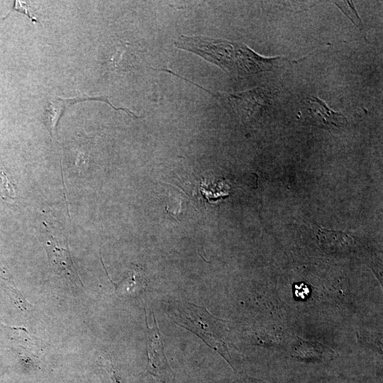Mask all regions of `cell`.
Segmentation results:
<instances>
[{
	"instance_id": "cell-8",
	"label": "cell",
	"mask_w": 383,
	"mask_h": 383,
	"mask_svg": "<svg viewBox=\"0 0 383 383\" xmlns=\"http://www.w3.org/2000/svg\"><path fill=\"white\" fill-rule=\"evenodd\" d=\"M87 100H96L102 101L107 103L109 105L115 110H123L125 112H128V109L125 108H116L113 106L106 97H84V98H72V99H61L56 98L55 100L49 101L48 105L45 106L44 112L43 113V119L44 123L47 126L50 131V133L53 138H55L56 126L58 123L64 111L70 105L79 101Z\"/></svg>"
},
{
	"instance_id": "cell-5",
	"label": "cell",
	"mask_w": 383,
	"mask_h": 383,
	"mask_svg": "<svg viewBox=\"0 0 383 383\" xmlns=\"http://www.w3.org/2000/svg\"><path fill=\"white\" fill-rule=\"evenodd\" d=\"M214 96L226 104L243 119L254 117L265 104L264 91L258 87L239 93H218Z\"/></svg>"
},
{
	"instance_id": "cell-3",
	"label": "cell",
	"mask_w": 383,
	"mask_h": 383,
	"mask_svg": "<svg viewBox=\"0 0 383 383\" xmlns=\"http://www.w3.org/2000/svg\"><path fill=\"white\" fill-rule=\"evenodd\" d=\"M153 321L150 327L146 318L148 357L146 371L152 377L153 383H172L174 373L167 360L162 335L155 316Z\"/></svg>"
},
{
	"instance_id": "cell-1",
	"label": "cell",
	"mask_w": 383,
	"mask_h": 383,
	"mask_svg": "<svg viewBox=\"0 0 383 383\" xmlns=\"http://www.w3.org/2000/svg\"><path fill=\"white\" fill-rule=\"evenodd\" d=\"M167 313L175 323L196 334L230 362L226 342L228 332L226 321L213 316L204 307L184 301L172 302Z\"/></svg>"
},
{
	"instance_id": "cell-13",
	"label": "cell",
	"mask_w": 383,
	"mask_h": 383,
	"mask_svg": "<svg viewBox=\"0 0 383 383\" xmlns=\"http://www.w3.org/2000/svg\"><path fill=\"white\" fill-rule=\"evenodd\" d=\"M14 8L16 10L18 11L21 13H23L26 16H28L30 20L33 22H37L36 18L33 16L32 13H30L29 8L28 7V5L26 4H23L21 1H16Z\"/></svg>"
},
{
	"instance_id": "cell-4",
	"label": "cell",
	"mask_w": 383,
	"mask_h": 383,
	"mask_svg": "<svg viewBox=\"0 0 383 383\" xmlns=\"http://www.w3.org/2000/svg\"><path fill=\"white\" fill-rule=\"evenodd\" d=\"M287 61H289V59L284 57H262L245 45L235 43V73L240 75L272 71L280 67Z\"/></svg>"
},
{
	"instance_id": "cell-9",
	"label": "cell",
	"mask_w": 383,
	"mask_h": 383,
	"mask_svg": "<svg viewBox=\"0 0 383 383\" xmlns=\"http://www.w3.org/2000/svg\"><path fill=\"white\" fill-rule=\"evenodd\" d=\"M148 284V280L143 270L133 265L128 272V276L116 287L118 292L123 294L134 295L140 292Z\"/></svg>"
},
{
	"instance_id": "cell-11",
	"label": "cell",
	"mask_w": 383,
	"mask_h": 383,
	"mask_svg": "<svg viewBox=\"0 0 383 383\" xmlns=\"http://www.w3.org/2000/svg\"><path fill=\"white\" fill-rule=\"evenodd\" d=\"M335 3L357 26H360L361 21L353 4L349 1H335Z\"/></svg>"
},
{
	"instance_id": "cell-14",
	"label": "cell",
	"mask_w": 383,
	"mask_h": 383,
	"mask_svg": "<svg viewBox=\"0 0 383 383\" xmlns=\"http://www.w3.org/2000/svg\"><path fill=\"white\" fill-rule=\"evenodd\" d=\"M309 289L304 283L295 285V294L301 299H306L309 296Z\"/></svg>"
},
{
	"instance_id": "cell-2",
	"label": "cell",
	"mask_w": 383,
	"mask_h": 383,
	"mask_svg": "<svg viewBox=\"0 0 383 383\" xmlns=\"http://www.w3.org/2000/svg\"><path fill=\"white\" fill-rule=\"evenodd\" d=\"M175 46L195 53L223 70L235 72V43L219 38L182 35Z\"/></svg>"
},
{
	"instance_id": "cell-10",
	"label": "cell",
	"mask_w": 383,
	"mask_h": 383,
	"mask_svg": "<svg viewBox=\"0 0 383 383\" xmlns=\"http://www.w3.org/2000/svg\"><path fill=\"white\" fill-rule=\"evenodd\" d=\"M0 193L6 200L13 201L16 198L14 185L0 165Z\"/></svg>"
},
{
	"instance_id": "cell-12",
	"label": "cell",
	"mask_w": 383,
	"mask_h": 383,
	"mask_svg": "<svg viewBox=\"0 0 383 383\" xmlns=\"http://www.w3.org/2000/svg\"><path fill=\"white\" fill-rule=\"evenodd\" d=\"M100 365L103 367L104 370L107 373L108 377L110 379L111 383H121L119 378L116 375V371L113 367V365L110 362L104 357H101Z\"/></svg>"
},
{
	"instance_id": "cell-6",
	"label": "cell",
	"mask_w": 383,
	"mask_h": 383,
	"mask_svg": "<svg viewBox=\"0 0 383 383\" xmlns=\"http://www.w3.org/2000/svg\"><path fill=\"white\" fill-rule=\"evenodd\" d=\"M304 109L306 121L312 125L331 128H340L347 123V119L342 113L331 109L317 96L309 97Z\"/></svg>"
},
{
	"instance_id": "cell-7",
	"label": "cell",
	"mask_w": 383,
	"mask_h": 383,
	"mask_svg": "<svg viewBox=\"0 0 383 383\" xmlns=\"http://www.w3.org/2000/svg\"><path fill=\"white\" fill-rule=\"evenodd\" d=\"M62 237L56 238L52 235V241L48 243L47 252L50 265L59 273H63L74 284H82L72 261L67 243Z\"/></svg>"
}]
</instances>
